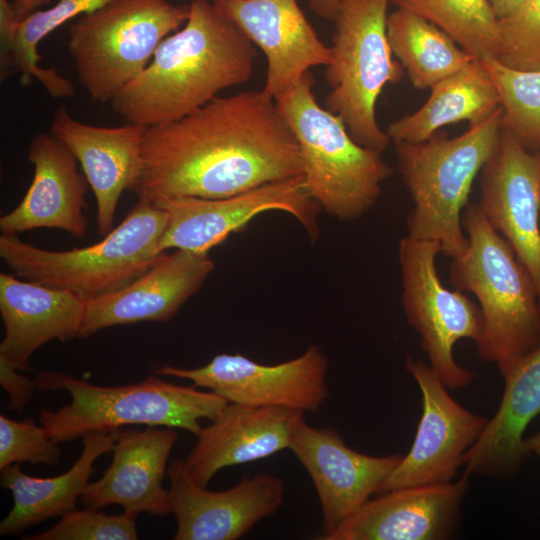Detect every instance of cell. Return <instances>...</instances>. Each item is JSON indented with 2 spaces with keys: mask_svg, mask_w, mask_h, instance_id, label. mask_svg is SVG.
I'll return each instance as SVG.
<instances>
[{
  "mask_svg": "<svg viewBox=\"0 0 540 540\" xmlns=\"http://www.w3.org/2000/svg\"><path fill=\"white\" fill-rule=\"evenodd\" d=\"M134 189L151 203L233 196L303 176L296 137L263 90L218 96L172 122L147 127Z\"/></svg>",
  "mask_w": 540,
  "mask_h": 540,
  "instance_id": "6da1fadb",
  "label": "cell"
},
{
  "mask_svg": "<svg viewBox=\"0 0 540 540\" xmlns=\"http://www.w3.org/2000/svg\"><path fill=\"white\" fill-rule=\"evenodd\" d=\"M189 7L185 24L110 101L126 123L176 121L252 77L256 50L246 35L208 0H192Z\"/></svg>",
  "mask_w": 540,
  "mask_h": 540,
  "instance_id": "7a4b0ae2",
  "label": "cell"
},
{
  "mask_svg": "<svg viewBox=\"0 0 540 540\" xmlns=\"http://www.w3.org/2000/svg\"><path fill=\"white\" fill-rule=\"evenodd\" d=\"M462 225L468 242L452 257L450 282L476 296L484 319L477 352L483 361L496 364L502 377L540 344L538 291L525 265L478 205H466Z\"/></svg>",
  "mask_w": 540,
  "mask_h": 540,
  "instance_id": "3957f363",
  "label": "cell"
},
{
  "mask_svg": "<svg viewBox=\"0 0 540 540\" xmlns=\"http://www.w3.org/2000/svg\"><path fill=\"white\" fill-rule=\"evenodd\" d=\"M40 391L65 390L71 403L57 411L42 409L40 423L57 443L91 432H110L125 425L178 428L197 435L201 419L214 420L228 401L213 391H200L149 376L141 382L99 386L72 375L40 371Z\"/></svg>",
  "mask_w": 540,
  "mask_h": 540,
  "instance_id": "277c9868",
  "label": "cell"
},
{
  "mask_svg": "<svg viewBox=\"0 0 540 540\" xmlns=\"http://www.w3.org/2000/svg\"><path fill=\"white\" fill-rule=\"evenodd\" d=\"M168 212L138 199L101 241L67 251L41 249L16 233L0 236V257L19 278L68 290L85 302L119 291L143 276L163 254L158 242Z\"/></svg>",
  "mask_w": 540,
  "mask_h": 540,
  "instance_id": "5b68a950",
  "label": "cell"
},
{
  "mask_svg": "<svg viewBox=\"0 0 540 540\" xmlns=\"http://www.w3.org/2000/svg\"><path fill=\"white\" fill-rule=\"evenodd\" d=\"M309 71L275 101L298 142L306 190L341 221L367 213L393 174L382 154L357 143L336 114L320 106Z\"/></svg>",
  "mask_w": 540,
  "mask_h": 540,
  "instance_id": "8992f818",
  "label": "cell"
},
{
  "mask_svg": "<svg viewBox=\"0 0 540 540\" xmlns=\"http://www.w3.org/2000/svg\"><path fill=\"white\" fill-rule=\"evenodd\" d=\"M500 132L501 108L457 137L395 143L398 170L413 201L408 236L437 242L451 258L464 250L462 214Z\"/></svg>",
  "mask_w": 540,
  "mask_h": 540,
  "instance_id": "52a82bcc",
  "label": "cell"
},
{
  "mask_svg": "<svg viewBox=\"0 0 540 540\" xmlns=\"http://www.w3.org/2000/svg\"><path fill=\"white\" fill-rule=\"evenodd\" d=\"M389 2L342 0L325 72L330 88L325 108L341 118L357 143L381 154L391 139L379 126L376 103L384 87L397 84L404 72L387 39Z\"/></svg>",
  "mask_w": 540,
  "mask_h": 540,
  "instance_id": "ba28073f",
  "label": "cell"
},
{
  "mask_svg": "<svg viewBox=\"0 0 540 540\" xmlns=\"http://www.w3.org/2000/svg\"><path fill=\"white\" fill-rule=\"evenodd\" d=\"M189 10L167 0H109L71 24L67 47L89 97L110 102L185 24Z\"/></svg>",
  "mask_w": 540,
  "mask_h": 540,
  "instance_id": "9c48e42d",
  "label": "cell"
},
{
  "mask_svg": "<svg viewBox=\"0 0 540 540\" xmlns=\"http://www.w3.org/2000/svg\"><path fill=\"white\" fill-rule=\"evenodd\" d=\"M441 253L435 241L403 237L398 258L402 279V304L409 324L418 332L429 367L449 389L469 386L474 373L459 365L453 351L461 339H481V309L460 290L447 289L436 269Z\"/></svg>",
  "mask_w": 540,
  "mask_h": 540,
  "instance_id": "30bf717a",
  "label": "cell"
},
{
  "mask_svg": "<svg viewBox=\"0 0 540 540\" xmlns=\"http://www.w3.org/2000/svg\"><path fill=\"white\" fill-rule=\"evenodd\" d=\"M329 360L318 345L298 357L274 365L242 354L222 353L198 368L156 366L155 375L174 376L209 389L230 403L316 412L329 396Z\"/></svg>",
  "mask_w": 540,
  "mask_h": 540,
  "instance_id": "8fae6325",
  "label": "cell"
},
{
  "mask_svg": "<svg viewBox=\"0 0 540 540\" xmlns=\"http://www.w3.org/2000/svg\"><path fill=\"white\" fill-rule=\"evenodd\" d=\"M155 205L168 212V222L157 247L160 253L179 249L208 254L231 234L244 230L253 218L272 210L292 215L312 242L320 234L321 208L306 190L303 176L224 198L183 197Z\"/></svg>",
  "mask_w": 540,
  "mask_h": 540,
  "instance_id": "7c38bea8",
  "label": "cell"
},
{
  "mask_svg": "<svg viewBox=\"0 0 540 540\" xmlns=\"http://www.w3.org/2000/svg\"><path fill=\"white\" fill-rule=\"evenodd\" d=\"M405 368L420 389L422 413L409 452L402 456L381 492L453 481L463 456L488 422L460 405L425 362L407 356Z\"/></svg>",
  "mask_w": 540,
  "mask_h": 540,
  "instance_id": "4fadbf2b",
  "label": "cell"
},
{
  "mask_svg": "<svg viewBox=\"0 0 540 540\" xmlns=\"http://www.w3.org/2000/svg\"><path fill=\"white\" fill-rule=\"evenodd\" d=\"M289 449L305 467L322 510L323 539L356 513L382 487L402 454L372 456L349 447L333 427L315 428L303 417Z\"/></svg>",
  "mask_w": 540,
  "mask_h": 540,
  "instance_id": "5bb4252c",
  "label": "cell"
},
{
  "mask_svg": "<svg viewBox=\"0 0 540 540\" xmlns=\"http://www.w3.org/2000/svg\"><path fill=\"white\" fill-rule=\"evenodd\" d=\"M480 173L477 205L531 274L540 300V152L529 151L501 127Z\"/></svg>",
  "mask_w": 540,
  "mask_h": 540,
  "instance_id": "9a60e30c",
  "label": "cell"
},
{
  "mask_svg": "<svg viewBox=\"0 0 540 540\" xmlns=\"http://www.w3.org/2000/svg\"><path fill=\"white\" fill-rule=\"evenodd\" d=\"M169 498L177 520L175 540H237L283 504L285 488L276 476L259 473L233 487L210 491L189 475L184 461L168 468Z\"/></svg>",
  "mask_w": 540,
  "mask_h": 540,
  "instance_id": "2e32d148",
  "label": "cell"
},
{
  "mask_svg": "<svg viewBox=\"0 0 540 540\" xmlns=\"http://www.w3.org/2000/svg\"><path fill=\"white\" fill-rule=\"evenodd\" d=\"M264 53L263 91L277 97L315 66L330 62L331 50L300 9L297 0H211Z\"/></svg>",
  "mask_w": 540,
  "mask_h": 540,
  "instance_id": "e0dca14e",
  "label": "cell"
},
{
  "mask_svg": "<svg viewBox=\"0 0 540 540\" xmlns=\"http://www.w3.org/2000/svg\"><path fill=\"white\" fill-rule=\"evenodd\" d=\"M215 264L208 254L175 249L127 287L85 302L79 337L113 326L167 322L203 286Z\"/></svg>",
  "mask_w": 540,
  "mask_h": 540,
  "instance_id": "ac0fdd59",
  "label": "cell"
},
{
  "mask_svg": "<svg viewBox=\"0 0 540 540\" xmlns=\"http://www.w3.org/2000/svg\"><path fill=\"white\" fill-rule=\"evenodd\" d=\"M147 127L126 123L116 127L90 125L74 118L60 105L50 133L76 157L97 203V230L113 229L122 193L134 191L143 166V139Z\"/></svg>",
  "mask_w": 540,
  "mask_h": 540,
  "instance_id": "d6986e66",
  "label": "cell"
},
{
  "mask_svg": "<svg viewBox=\"0 0 540 540\" xmlns=\"http://www.w3.org/2000/svg\"><path fill=\"white\" fill-rule=\"evenodd\" d=\"M469 476L409 486L369 499L325 540H442L452 536Z\"/></svg>",
  "mask_w": 540,
  "mask_h": 540,
  "instance_id": "ffe728a7",
  "label": "cell"
},
{
  "mask_svg": "<svg viewBox=\"0 0 540 540\" xmlns=\"http://www.w3.org/2000/svg\"><path fill=\"white\" fill-rule=\"evenodd\" d=\"M28 161L34 167L32 182L17 207L1 216V232L56 228L77 239L84 237L88 229L85 196L90 186L76 157L49 132L31 139Z\"/></svg>",
  "mask_w": 540,
  "mask_h": 540,
  "instance_id": "44dd1931",
  "label": "cell"
},
{
  "mask_svg": "<svg viewBox=\"0 0 540 540\" xmlns=\"http://www.w3.org/2000/svg\"><path fill=\"white\" fill-rule=\"evenodd\" d=\"M177 440L173 428L118 431L113 460L103 476L89 483L81 496L86 508L118 504L133 515L172 513L168 489L163 487L166 465Z\"/></svg>",
  "mask_w": 540,
  "mask_h": 540,
  "instance_id": "7402d4cb",
  "label": "cell"
},
{
  "mask_svg": "<svg viewBox=\"0 0 540 540\" xmlns=\"http://www.w3.org/2000/svg\"><path fill=\"white\" fill-rule=\"evenodd\" d=\"M304 412L228 402L211 424L202 427L184 464L191 478L207 486L225 467L247 464L289 449Z\"/></svg>",
  "mask_w": 540,
  "mask_h": 540,
  "instance_id": "603a6c76",
  "label": "cell"
},
{
  "mask_svg": "<svg viewBox=\"0 0 540 540\" xmlns=\"http://www.w3.org/2000/svg\"><path fill=\"white\" fill-rule=\"evenodd\" d=\"M85 301L71 291L0 273V314L4 338L0 359L29 370L31 355L43 344L79 337Z\"/></svg>",
  "mask_w": 540,
  "mask_h": 540,
  "instance_id": "cb8c5ba5",
  "label": "cell"
},
{
  "mask_svg": "<svg viewBox=\"0 0 540 540\" xmlns=\"http://www.w3.org/2000/svg\"><path fill=\"white\" fill-rule=\"evenodd\" d=\"M502 378L500 404L462 458L468 475L510 477L530 455L525 432L540 415V344L517 359Z\"/></svg>",
  "mask_w": 540,
  "mask_h": 540,
  "instance_id": "d4e9b609",
  "label": "cell"
},
{
  "mask_svg": "<svg viewBox=\"0 0 540 540\" xmlns=\"http://www.w3.org/2000/svg\"><path fill=\"white\" fill-rule=\"evenodd\" d=\"M118 431L84 435L78 460L68 471L56 477H32L22 471L21 463L1 469V485L11 491L13 507L0 523V534L14 536L37 523L76 509V501L82 496L94 471V462L113 450Z\"/></svg>",
  "mask_w": 540,
  "mask_h": 540,
  "instance_id": "484cf974",
  "label": "cell"
},
{
  "mask_svg": "<svg viewBox=\"0 0 540 540\" xmlns=\"http://www.w3.org/2000/svg\"><path fill=\"white\" fill-rule=\"evenodd\" d=\"M427 101L415 112L389 124L394 143H418L430 139L443 126L468 121L470 126L500 108L497 90L480 60L434 84Z\"/></svg>",
  "mask_w": 540,
  "mask_h": 540,
  "instance_id": "4316f807",
  "label": "cell"
},
{
  "mask_svg": "<svg viewBox=\"0 0 540 540\" xmlns=\"http://www.w3.org/2000/svg\"><path fill=\"white\" fill-rule=\"evenodd\" d=\"M387 39L415 88H431L476 60L426 19L397 8L387 18Z\"/></svg>",
  "mask_w": 540,
  "mask_h": 540,
  "instance_id": "83f0119b",
  "label": "cell"
},
{
  "mask_svg": "<svg viewBox=\"0 0 540 540\" xmlns=\"http://www.w3.org/2000/svg\"><path fill=\"white\" fill-rule=\"evenodd\" d=\"M109 0H57L52 7L36 10L20 21L11 40L1 46V76L21 72L22 83L36 78L55 98L72 97L75 88L71 81L55 68L39 65V43L51 32L80 14L91 12Z\"/></svg>",
  "mask_w": 540,
  "mask_h": 540,
  "instance_id": "f1b7e54d",
  "label": "cell"
},
{
  "mask_svg": "<svg viewBox=\"0 0 540 540\" xmlns=\"http://www.w3.org/2000/svg\"><path fill=\"white\" fill-rule=\"evenodd\" d=\"M431 22L477 60L495 58L498 18L488 0H390Z\"/></svg>",
  "mask_w": 540,
  "mask_h": 540,
  "instance_id": "f546056e",
  "label": "cell"
},
{
  "mask_svg": "<svg viewBox=\"0 0 540 540\" xmlns=\"http://www.w3.org/2000/svg\"><path fill=\"white\" fill-rule=\"evenodd\" d=\"M480 61L500 98L501 127L540 152V70L513 69L495 58Z\"/></svg>",
  "mask_w": 540,
  "mask_h": 540,
  "instance_id": "4dcf8cb0",
  "label": "cell"
},
{
  "mask_svg": "<svg viewBox=\"0 0 540 540\" xmlns=\"http://www.w3.org/2000/svg\"><path fill=\"white\" fill-rule=\"evenodd\" d=\"M495 59L518 70H540V0H524L498 19Z\"/></svg>",
  "mask_w": 540,
  "mask_h": 540,
  "instance_id": "1f68e13d",
  "label": "cell"
},
{
  "mask_svg": "<svg viewBox=\"0 0 540 540\" xmlns=\"http://www.w3.org/2000/svg\"><path fill=\"white\" fill-rule=\"evenodd\" d=\"M136 515H108L99 509H74L64 514L50 529L23 537L27 540H135Z\"/></svg>",
  "mask_w": 540,
  "mask_h": 540,
  "instance_id": "d6a6232c",
  "label": "cell"
},
{
  "mask_svg": "<svg viewBox=\"0 0 540 540\" xmlns=\"http://www.w3.org/2000/svg\"><path fill=\"white\" fill-rule=\"evenodd\" d=\"M59 444L31 418L15 421L0 415V469L22 462L55 465L61 457Z\"/></svg>",
  "mask_w": 540,
  "mask_h": 540,
  "instance_id": "836d02e7",
  "label": "cell"
},
{
  "mask_svg": "<svg viewBox=\"0 0 540 540\" xmlns=\"http://www.w3.org/2000/svg\"><path fill=\"white\" fill-rule=\"evenodd\" d=\"M19 370L0 359V383L9 395L8 409L22 413L33 398L36 382L20 374Z\"/></svg>",
  "mask_w": 540,
  "mask_h": 540,
  "instance_id": "e575fe53",
  "label": "cell"
},
{
  "mask_svg": "<svg viewBox=\"0 0 540 540\" xmlns=\"http://www.w3.org/2000/svg\"><path fill=\"white\" fill-rule=\"evenodd\" d=\"M51 0H13L11 1L12 19L17 24L26 16L38 10L41 6L50 3Z\"/></svg>",
  "mask_w": 540,
  "mask_h": 540,
  "instance_id": "d590c367",
  "label": "cell"
},
{
  "mask_svg": "<svg viewBox=\"0 0 540 540\" xmlns=\"http://www.w3.org/2000/svg\"><path fill=\"white\" fill-rule=\"evenodd\" d=\"M342 0H307L310 10L318 17L334 21Z\"/></svg>",
  "mask_w": 540,
  "mask_h": 540,
  "instance_id": "8d00e7d4",
  "label": "cell"
},
{
  "mask_svg": "<svg viewBox=\"0 0 540 540\" xmlns=\"http://www.w3.org/2000/svg\"><path fill=\"white\" fill-rule=\"evenodd\" d=\"M498 19L512 14L524 0H488Z\"/></svg>",
  "mask_w": 540,
  "mask_h": 540,
  "instance_id": "74e56055",
  "label": "cell"
},
{
  "mask_svg": "<svg viewBox=\"0 0 540 540\" xmlns=\"http://www.w3.org/2000/svg\"><path fill=\"white\" fill-rule=\"evenodd\" d=\"M526 449L529 454H534L540 458V432L525 438Z\"/></svg>",
  "mask_w": 540,
  "mask_h": 540,
  "instance_id": "f35d334b",
  "label": "cell"
}]
</instances>
